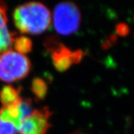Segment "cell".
<instances>
[{
    "instance_id": "cell-1",
    "label": "cell",
    "mask_w": 134,
    "mask_h": 134,
    "mask_svg": "<svg viewBox=\"0 0 134 134\" xmlns=\"http://www.w3.org/2000/svg\"><path fill=\"white\" fill-rule=\"evenodd\" d=\"M14 22L20 32L32 35L40 34L49 28L52 15L45 5L31 2L19 5L14 11Z\"/></svg>"
},
{
    "instance_id": "cell-2",
    "label": "cell",
    "mask_w": 134,
    "mask_h": 134,
    "mask_svg": "<svg viewBox=\"0 0 134 134\" xmlns=\"http://www.w3.org/2000/svg\"><path fill=\"white\" fill-rule=\"evenodd\" d=\"M31 70V63L25 54L9 49L0 54V80L12 83L24 78Z\"/></svg>"
},
{
    "instance_id": "cell-10",
    "label": "cell",
    "mask_w": 134,
    "mask_h": 134,
    "mask_svg": "<svg viewBox=\"0 0 134 134\" xmlns=\"http://www.w3.org/2000/svg\"><path fill=\"white\" fill-rule=\"evenodd\" d=\"M18 127L8 120L2 119L0 115V134H17Z\"/></svg>"
},
{
    "instance_id": "cell-9",
    "label": "cell",
    "mask_w": 134,
    "mask_h": 134,
    "mask_svg": "<svg viewBox=\"0 0 134 134\" xmlns=\"http://www.w3.org/2000/svg\"><path fill=\"white\" fill-rule=\"evenodd\" d=\"M47 90V86L43 80L40 78H36L34 80L32 83V91L37 98L40 99L43 98L46 95Z\"/></svg>"
},
{
    "instance_id": "cell-7",
    "label": "cell",
    "mask_w": 134,
    "mask_h": 134,
    "mask_svg": "<svg viewBox=\"0 0 134 134\" xmlns=\"http://www.w3.org/2000/svg\"><path fill=\"white\" fill-rule=\"evenodd\" d=\"M23 98L19 96V90L11 86H4L0 91V101L2 109H10L19 106Z\"/></svg>"
},
{
    "instance_id": "cell-6",
    "label": "cell",
    "mask_w": 134,
    "mask_h": 134,
    "mask_svg": "<svg viewBox=\"0 0 134 134\" xmlns=\"http://www.w3.org/2000/svg\"><path fill=\"white\" fill-rule=\"evenodd\" d=\"M14 37L8 27L7 6L4 2L0 1V54L13 46Z\"/></svg>"
},
{
    "instance_id": "cell-3",
    "label": "cell",
    "mask_w": 134,
    "mask_h": 134,
    "mask_svg": "<svg viewBox=\"0 0 134 134\" xmlns=\"http://www.w3.org/2000/svg\"><path fill=\"white\" fill-rule=\"evenodd\" d=\"M81 14L74 3L65 2L58 4L54 11V25L56 31L61 35H70L79 29Z\"/></svg>"
},
{
    "instance_id": "cell-5",
    "label": "cell",
    "mask_w": 134,
    "mask_h": 134,
    "mask_svg": "<svg viewBox=\"0 0 134 134\" xmlns=\"http://www.w3.org/2000/svg\"><path fill=\"white\" fill-rule=\"evenodd\" d=\"M83 57V52L80 50L72 51L64 46L53 48V63L55 68L60 72L65 71L73 64L79 63Z\"/></svg>"
},
{
    "instance_id": "cell-8",
    "label": "cell",
    "mask_w": 134,
    "mask_h": 134,
    "mask_svg": "<svg viewBox=\"0 0 134 134\" xmlns=\"http://www.w3.org/2000/svg\"><path fill=\"white\" fill-rule=\"evenodd\" d=\"M13 46L16 49V52L20 54H27L30 52L32 48V43L31 40L25 36L15 37L13 43Z\"/></svg>"
},
{
    "instance_id": "cell-4",
    "label": "cell",
    "mask_w": 134,
    "mask_h": 134,
    "mask_svg": "<svg viewBox=\"0 0 134 134\" xmlns=\"http://www.w3.org/2000/svg\"><path fill=\"white\" fill-rule=\"evenodd\" d=\"M52 113L48 107L32 112L21 121L18 132L20 134H46L50 127L49 119Z\"/></svg>"
}]
</instances>
